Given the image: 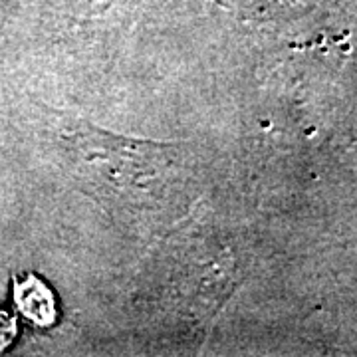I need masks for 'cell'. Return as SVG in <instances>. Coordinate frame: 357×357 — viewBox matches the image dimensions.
Returning a JSON list of instances; mask_svg holds the SVG:
<instances>
[{"label":"cell","instance_id":"7a4b0ae2","mask_svg":"<svg viewBox=\"0 0 357 357\" xmlns=\"http://www.w3.org/2000/svg\"><path fill=\"white\" fill-rule=\"evenodd\" d=\"M14 304L28 321L38 328H50L58 316L54 292L38 276L28 274L24 280H14Z\"/></svg>","mask_w":357,"mask_h":357},{"label":"cell","instance_id":"6da1fadb","mask_svg":"<svg viewBox=\"0 0 357 357\" xmlns=\"http://www.w3.org/2000/svg\"><path fill=\"white\" fill-rule=\"evenodd\" d=\"M64 155L82 187L119 217L165 222L195 199L191 167L173 143L126 139L64 117Z\"/></svg>","mask_w":357,"mask_h":357},{"label":"cell","instance_id":"3957f363","mask_svg":"<svg viewBox=\"0 0 357 357\" xmlns=\"http://www.w3.org/2000/svg\"><path fill=\"white\" fill-rule=\"evenodd\" d=\"M16 337V321L10 314L0 310V351H4Z\"/></svg>","mask_w":357,"mask_h":357}]
</instances>
